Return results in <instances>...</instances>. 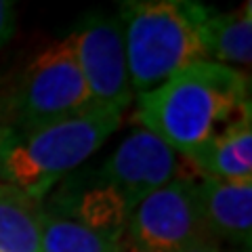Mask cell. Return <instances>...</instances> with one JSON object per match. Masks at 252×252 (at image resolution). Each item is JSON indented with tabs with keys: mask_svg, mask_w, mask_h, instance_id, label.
<instances>
[{
	"mask_svg": "<svg viewBox=\"0 0 252 252\" xmlns=\"http://www.w3.org/2000/svg\"><path fill=\"white\" fill-rule=\"evenodd\" d=\"M202 227L215 240L235 242L250 250L252 235V181L231 183L202 179L198 183Z\"/></svg>",
	"mask_w": 252,
	"mask_h": 252,
	"instance_id": "9c48e42d",
	"label": "cell"
},
{
	"mask_svg": "<svg viewBox=\"0 0 252 252\" xmlns=\"http://www.w3.org/2000/svg\"><path fill=\"white\" fill-rule=\"evenodd\" d=\"M40 208L72 219L94 231L114 233L122 238L132 212L126 200L114 187L103 183L97 172L93 177H65L57 191L51 193L49 204L40 202Z\"/></svg>",
	"mask_w": 252,
	"mask_h": 252,
	"instance_id": "ba28073f",
	"label": "cell"
},
{
	"mask_svg": "<svg viewBox=\"0 0 252 252\" xmlns=\"http://www.w3.org/2000/svg\"><path fill=\"white\" fill-rule=\"evenodd\" d=\"M40 252H122V235L94 231L40 208Z\"/></svg>",
	"mask_w": 252,
	"mask_h": 252,
	"instance_id": "4fadbf2b",
	"label": "cell"
},
{
	"mask_svg": "<svg viewBox=\"0 0 252 252\" xmlns=\"http://www.w3.org/2000/svg\"><path fill=\"white\" fill-rule=\"evenodd\" d=\"M204 179L242 183L252 181V124L250 116L227 126L189 156Z\"/></svg>",
	"mask_w": 252,
	"mask_h": 252,
	"instance_id": "30bf717a",
	"label": "cell"
},
{
	"mask_svg": "<svg viewBox=\"0 0 252 252\" xmlns=\"http://www.w3.org/2000/svg\"><path fill=\"white\" fill-rule=\"evenodd\" d=\"M6 128V122H4V116H2V109H0V137H2V132Z\"/></svg>",
	"mask_w": 252,
	"mask_h": 252,
	"instance_id": "2e32d148",
	"label": "cell"
},
{
	"mask_svg": "<svg viewBox=\"0 0 252 252\" xmlns=\"http://www.w3.org/2000/svg\"><path fill=\"white\" fill-rule=\"evenodd\" d=\"M208 61L240 69L252 61V11L250 2L233 13H212L202 30ZM242 72V69H240Z\"/></svg>",
	"mask_w": 252,
	"mask_h": 252,
	"instance_id": "8fae6325",
	"label": "cell"
},
{
	"mask_svg": "<svg viewBox=\"0 0 252 252\" xmlns=\"http://www.w3.org/2000/svg\"><path fill=\"white\" fill-rule=\"evenodd\" d=\"M215 13L191 0H128L120 4L132 94L158 89L198 61H206L202 30Z\"/></svg>",
	"mask_w": 252,
	"mask_h": 252,
	"instance_id": "3957f363",
	"label": "cell"
},
{
	"mask_svg": "<svg viewBox=\"0 0 252 252\" xmlns=\"http://www.w3.org/2000/svg\"><path fill=\"white\" fill-rule=\"evenodd\" d=\"M177 252H220V248H219V240H215L206 229H204Z\"/></svg>",
	"mask_w": 252,
	"mask_h": 252,
	"instance_id": "5bb4252c",
	"label": "cell"
},
{
	"mask_svg": "<svg viewBox=\"0 0 252 252\" xmlns=\"http://www.w3.org/2000/svg\"><path fill=\"white\" fill-rule=\"evenodd\" d=\"M122 122L120 114L91 105L36 128H9L0 137V183L42 202L53 187L84 164Z\"/></svg>",
	"mask_w": 252,
	"mask_h": 252,
	"instance_id": "7a4b0ae2",
	"label": "cell"
},
{
	"mask_svg": "<svg viewBox=\"0 0 252 252\" xmlns=\"http://www.w3.org/2000/svg\"><path fill=\"white\" fill-rule=\"evenodd\" d=\"M122 252H177L202 227L198 181L179 179L145 195L128 217Z\"/></svg>",
	"mask_w": 252,
	"mask_h": 252,
	"instance_id": "5b68a950",
	"label": "cell"
},
{
	"mask_svg": "<svg viewBox=\"0 0 252 252\" xmlns=\"http://www.w3.org/2000/svg\"><path fill=\"white\" fill-rule=\"evenodd\" d=\"M13 32H15V9L11 2L0 0V46L9 42Z\"/></svg>",
	"mask_w": 252,
	"mask_h": 252,
	"instance_id": "9a60e30c",
	"label": "cell"
},
{
	"mask_svg": "<svg viewBox=\"0 0 252 252\" xmlns=\"http://www.w3.org/2000/svg\"><path fill=\"white\" fill-rule=\"evenodd\" d=\"M246 116H250L248 76L206 59L139 94L132 120L189 158Z\"/></svg>",
	"mask_w": 252,
	"mask_h": 252,
	"instance_id": "6da1fadb",
	"label": "cell"
},
{
	"mask_svg": "<svg viewBox=\"0 0 252 252\" xmlns=\"http://www.w3.org/2000/svg\"><path fill=\"white\" fill-rule=\"evenodd\" d=\"M0 252H40V202L0 183Z\"/></svg>",
	"mask_w": 252,
	"mask_h": 252,
	"instance_id": "7c38bea8",
	"label": "cell"
},
{
	"mask_svg": "<svg viewBox=\"0 0 252 252\" xmlns=\"http://www.w3.org/2000/svg\"><path fill=\"white\" fill-rule=\"evenodd\" d=\"M72 40L93 103L122 116L135 94L130 89L120 19L89 15L72 34Z\"/></svg>",
	"mask_w": 252,
	"mask_h": 252,
	"instance_id": "52a82bcc",
	"label": "cell"
},
{
	"mask_svg": "<svg viewBox=\"0 0 252 252\" xmlns=\"http://www.w3.org/2000/svg\"><path fill=\"white\" fill-rule=\"evenodd\" d=\"M231 252H242V250H231ZM246 252H248V250H246Z\"/></svg>",
	"mask_w": 252,
	"mask_h": 252,
	"instance_id": "e0dca14e",
	"label": "cell"
},
{
	"mask_svg": "<svg viewBox=\"0 0 252 252\" xmlns=\"http://www.w3.org/2000/svg\"><path fill=\"white\" fill-rule=\"evenodd\" d=\"M198 170L187 156L175 152L166 141L145 128L132 130L120 141L97 177L114 187L130 210L156 189L179 179H193Z\"/></svg>",
	"mask_w": 252,
	"mask_h": 252,
	"instance_id": "8992f818",
	"label": "cell"
},
{
	"mask_svg": "<svg viewBox=\"0 0 252 252\" xmlns=\"http://www.w3.org/2000/svg\"><path fill=\"white\" fill-rule=\"evenodd\" d=\"M93 105L72 36L49 44L32 59L9 97L0 101L9 128H36Z\"/></svg>",
	"mask_w": 252,
	"mask_h": 252,
	"instance_id": "277c9868",
	"label": "cell"
}]
</instances>
